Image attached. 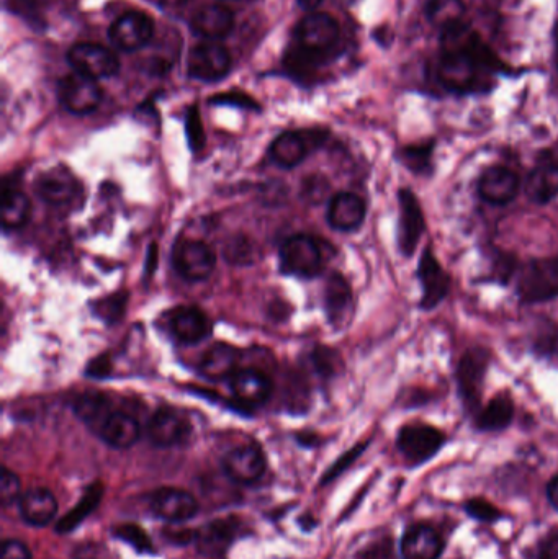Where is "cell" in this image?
Masks as SVG:
<instances>
[{
  "instance_id": "1",
  "label": "cell",
  "mask_w": 558,
  "mask_h": 559,
  "mask_svg": "<svg viewBox=\"0 0 558 559\" xmlns=\"http://www.w3.org/2000/svg\"><path fill=\"white\" fill-rule=\"evenodd\" d=\"M495 68L491 51L464 22L442 30L437 81L444 89L457 94L485 89Z\"/></svg>"
},
{
  "instance_id": "2",
  "label": "cell",
  "mask_w": 558,
  "mask_h": 559,
  "mask_svg": "<svg viewBox=\"0 0 558 559\" xmlns=\"http://www.w3.org/2000/svg\"><path fill=\"white\" fill-rule=\"evenodd\" d=\"M280 269L297 278H315L323 272L320 242L308 234H295L280 246Z\"/></svg>"
},
{
  "instance_id": "3",
  "label": "cell",
  "mask_w": 558,
  "mask_h": 559,
  "mask_svg": "<svg viewBox=\"0 0 558 559\" xmlns=\"http://www.w3.org/2000/svg\"><path fill=\"white\" fill-rule=\"evenodd\" d=\"M518 295L526 303H542L558 296V259H534L518 272Z\"/></svg>"
},
{
  "instance_id": "4",
  "label": "cell",
  "mask_w": 558,
  "mask_h": 559,
  "mask_svg": "<svg viewBox=\"0 0 558 559\" xmlns=\"http://www.w3.org/2000/svg\"><path fill=\"white\" fill-rule=\"evenodd\" d=\"M172 265L187 282H203L215 270L216 255L205 242L180 239L172 251Z\"/></svg>"
},
{
  "instance_id": "5",
  "label": "cell",
  "mask_w": 558,
  "mask_h": 559,
  "mask_svg": "<svg viewBox=\"0 0 558 559\" xmlns=\"http://www.w3.org/2000/svg\"><path fill=\"white\" fill-rule=\"evenodd\" d=\"M230 71V53L225 46L215 41L195 46L187 56V72L192 79L203 82L221 81Z\"/></svg>"
},
{
  "instance_id": "6",
  "label": "cell",
  "mask_w": 558,
  "mask_h": 559,
  "mask_svg": "<svg viewBox=\"0 0 558 559\" xmlns=\"http://www.w3.org/2000/svg\"><path fill=\"white\" fill-rule=\"evenodd\" d=\"M58 95L63 107L74 115H89L102 102V89L97 81L76 71L61 79Z\"/></svg>"
},
{
  "instance_id": "7",
  "label": "cell",
  "mask_w": 558,
  "mask_h": 559,
  "mask_svg": "<svg viewBox=\"0 0 558 559\" xmlns=\"http://www.w3.org/2000/svg\"><path fill=\"white\" fill-rule=\"evenodd\" d=\"M71 68L79 74L99 79H110L120 71V61L112 51L95 43H79L72 46L68 53Z\"/></svg>"
},
{
  "instance_id": "8",
  "label": "cell",
  "mask_w": 558,
  "mask_h": 559,
  "mask_svg": "<svg viewBox=\"0 0 558 559\" xmlns=\"http://www.w3.org/2000/svg\"><path fill=\"white\" fill-rule=\"evenodd\" d=\"M444 442H446V437L436 427L411 424L405 425L400 430L396 445L406 460L411 461L414 465H419L434 457L441 450Z\"/></svg>"
},
{
  "instance_id": "9",
  "label": "cell",
  "mask_w": 558,
  "mask_h": 559,
  "mask_svg": "<svg viewBox=\"0 0 558 559\" xmlns=\"http://www.w3.org/2000/svg\"><path fill=\"white\" fill-rule=\"evenodd\" d=\"M35 192L48 205L66 208L79 200L81 184L71 170L59 166L38 175Z\"/></svg>"
},
{
  "instance_id": "10",
  "label": "cell",
  "mask_w": 558,
  "mask_h": 559,
  "mask_svg": "<svg viewBox=\"0 0 558 559\" xmlns=\"http://www.w3.org/2000/svg\"><path fill=\"white\" fill-rule=\"evenodd\" d=\"M488 365H490V354L482 347L468 350L460 360L459 368H457V381H459L460 396L464 399L468 411L477 409L480 404L483 380H485Z\"/></svg>"
},
{
  "instance_id": "11",
  "label": "cell",
  "mask_w": 558,
  "mask_h": 559,
  "mask_svg": "<svg viewBox=\"0 0 558 559\" xmlns=\"http://www.w3.org/2000/svg\"><path fill=\"white\" fill-rule=\"evenodd\" d=\"M154 35L153 18L143 12H126L108 30V38L118 50L138 51L148 45Z\"/></svg>"
},
{
  "instance_id": "12",
  "label": "cell",
  "mask_w": 558,
  "mask_h": 559,
  "mask_svg": "<svg viewBox=\"0 0 558 559\" xmlns=\"http://www.w3.org/2000/svg\"><path fill=\"white\" fill-rule=\"evenodd\" d=\"M148 439L159 448H171L182 445L189 439L192 427L182 412L162 407L154 412L148 422Z\"/></svg>"
},
{
  "instance_id": "13",
  "label": "cell",
  "mask_w": 558,
  "mask_h": 559,
  "mask_svg": "<svg viewBox=\"0 0 558 559\" xmlns=\"http://www.w3.org/2000/svg\"><path fill=\"white\" fill-rule=\"evenodd\" d=\"M266 466V455L257 445H241L223 457V471L234 483H256L266 473Z\"/></svg>"
},
{
  "instance_id": "14",
  "label": "cell",
  "mask_w": 558,
  "mask_h": 559,
  "mask_svg": "<svg viewBox=\"0 0 558 559\" xmlns=\"http://www.w3.org/2000/svg\"><path fill=\"white\" fill-rule=\"evenodd\" d=\"M400 223H398V246L401 254L410 257L416 251L424 233V216L418 198L408 188L398 192Z\"/></svg>"
},
{
  "instance_id": "15",
  "label": "cell",
  "mask_w": 558,
  "mask_h": 559,
  "mask_svg": "<svg viewBox=\"0 0 558 559\" xmlns=\"http://www.w3.org/2000/svg\"><path fill=\"white\" fill-rule=\"evenodd\" d=\"M151 510L159 519L180 524L194 519L198 514V502L190 492L177 488H162L151 496Z\"/></svg>"
},
{
  "instance_id": "16",
  "label": "cell",
  "mask_w": 558,
  "mask_h": 559,
  "mask_svg": "<svg viewBox=\"0 0 558 559\" xmlns=\"http://www.w3.org/2000/svg\"><path fill=\"white\" fill-rule=\"evenodd\" d=\"M339 23L328 14H311L298 23L297 38L300 45L308 51L329 50L338 43Z\"/></svg>"
},
{
  "instance_id": "17",
  "label": "cell",
  "mask_w": 558,
  "mask_h": 559,
  "mask_svg": "<svg viewBox=\"0 0 558 559\" xmlns=\"http://www.w3.org/2000/svg\"><path fill=\"white\" fill-rule=\"evenodd\" d=\"M518 193L519 177L508 167H490L478 180V195L491 205H508Z\"/></svg>"
},
{
  "instance_id": "18",
  "label": "cell",
  "mask_w": 558,
  "mask_h": 559,
  "mask_svg": "<svg viewBox=\"0 0 558 559\" xmlns=\"http://www.w3.org/2000/svg\"><path fill=\"white\" fill-rule=\"evenodd\" d=\"M418 278L423 288V298H421V308L434 309L450 290V278L436 257L432 255L431 249H426L421 255L418 265Z\"/></svg>"
},
{
  "instance_id": "19",
  "label": "cell",
  "mask_w": 558,
  "mask_h": 559,
  "mask_svg": "<svg viewBox=\"0 0 558 559\" xmlns=\"http://www.w3.org/2000/svg\"><path fill=\"white\" fill-rule=\"evenodd\" d=\"M169 326L172 336L184 345L200 344L212 334V324L207 314L195 306H180L174 309Z\"/></svg>"
},
{
  "instance_id": "20",
  "label": "cell",
  "mask_w": 558,
  "mask_h": 559,
  "mask_svg": "<svg viewBox=\"0 0 558 559\" xmlns=\"http://www.w3.org/2000/svg\"><path fill=\"white\" fill-rule=\"evenodd\" d=\"M234 398L246 406H261L269 401L274 391L270 376L257 368H243L230 378Z\"/></svg>"
},
{
  "instance_id": "21",
  "label": "cell",
  "mask_w": 558,
  "mask_h": 559,
  "mask_svg": "<svg viewBox=\"0 0 558 559\" xmlns=\"http://www.w3.org/2000/svg\"><path fill=\"white\" fill-rule=\"evenodd\" d=\"M324 309H326L329 322L336 329H344L351 321L352 313H354L352 290L341 273H333L326 283Z\"/></svg>"
},
{
  "instance_id": "22",
  "label": "cell",
  "mask_w": 558,
  "mask_h": 559,
  "mask_svg": "<svg viewBox=\"0 0 558 559\" xmlns=\"http://www.w3.org/2000/svg\"><path fill=\"white\" fill-rule=\"evenodd\" d=\"M367 213L364 200L351 192L336 193L328 206V223L342 233L356 231L362 226Z\"/></svg>"
},
{
  "instance_id": "23",
  "label": "cell",
  "mask_w": 558,
  "mask_h": 559,
  "mask_svg": "<svg viewBox=\"0 0 558 559\" xmlns=\"http://www.w3.org/2000/svg\"><path fill=\"white\" fill-rule=\"evenodd\" d=\"M234 28V15L223 5H203L190 20V30L205 40L216 41L230 35Z\"/></svg>"
},
{
  "instance_id": "24",
  "label": "cell",
  "mask_w": 558,
  "mask_h": 559,
  "mask_svg": "<svg viewBox=\"0 0 558 559\" xmlns=\"http://www.w3.org/2000/svg\"><path fill=\"white\" fill-rule=\"evenodd\" d=\"M400 548L403 559H439L444 542L436 528L418 524L406 530Z\"/></svg>"
},
{
  "instance_id": "25",
  "label": "cell",
  "mask_w": 558,
  "mask_h": 559,
  "mask_svg": "<svg viewBox=\"0 0 558 559\" xmlns=\"http://www.w3.org/2000/svg\"><path fill=\"white\" fill-rule=\"evenodd\" d=\"M100 439L110 447L125 450L135 445L141 437V425L135 417L122 411H112L100 425Z\"/></svg>"
},
{
  "instance_id": "26",
  "label": "cell",
  "mask_w": 558,
  "mask_h": 559,
  "mask_svg": "<svg viewBox=\"0 0 558 559\" xmlns=\"http://www.w3.org/2000/svg\"><path fill=\"white\" fill-rule=\"evenodd\" d=\"M58 512V501L53 492L45 488L30 489L20 497V515L28 525L46 527Z\"/></svg>"
},
{
  "instance_id": "27",
  "label": "cell",
  "mask_w": 558,
  "mask_h": 559,
  "mask_svg": "<svg viewBox=\"0 0 558 559\" xmlns=\"http://www.w3.org/2000/svg\"><path fill=\"white\" fill-rule=\"evenodd\" d=\"M239 354L230 344H215L203 354L198 370L207 380L221 381L238 372Z\"/></svg>"
},
{
  "instance_id": "28",
  "label": "cell",
  "mask_w": 558,
  "mask_h": 559,
  "mask_svg": "<svg viewBox=\"0 0 558 559\" xmlns=\"http://www.w3.org/2000/svg\"><path fill=\"white\" fill-rule=\"evenodd\" d=\"M526 195L531 202L545 205L558 195L557 162H540L527 177Z\"/></svg>"
},
{
  "instance_id": "29",
  "label": "cell",
  "mask_w": 558,
  "mask_h": 559,
  "mask_svg": "<svg viewBox=\"0 0 558 559\" xmlns=\"http://www.w3.org/2000/svg\"><path fill=\"white\" fill-rule=\"evenodd\" d=\"M269 154L277 166L293 169L305 161L308 144L300 133L285 131L274 139V143L270 144Z\"/></svg>"
},
{
  "instance_id": "30",
  "label": "cell",
  "mask_w": 558,
  "mask_h": 559,
  "mask_svg": "<svg viewBox=\"0 0 558 559\" xmlns=\"http://www.w3.org/2000/svg\"><path fill=\"white\" fill-rule=\"evenodd\" d=\"M514 417V404L509 396L500 394L478 412L477 427L483 432H498L511 424Z\"/></svg>"
},
{
  "instance_id": "31",
  "label": "cell",
  "mask_w": 558,
  "mask_h": 559,
  "mask_svg": "<svg viewBox=\"0 0 558 559\" xmlns=\"http://www.w3.org/2000/svg\"><path fill=\"white\" fill-rule=\"evenodd\" d=\"M32 202L25 193L15 188H5L2 197V226L7 231L20 229L30 221Z\"/></svg>"
},
{
  "instance_id": "32",
  "label": "cell",
  "mask_w": 558,
  "mask_h": 559,
  "mask_svg": "<svg viewBox=\"0 0 558 559\" xmlns=\"http://www.w3.org/2000/svg\"><path fill=\"white\" fill-rule=\"evenodd\" d=\"M74 412L84 424L89 425L90 429L99 432L100 425L104 424L110 409V401L104 394L87 393L81 394L74 403Z\"/></svg>"
},
{
  "instance_id": "33",
  "label": "cell",
  "mask_w": 558,
  "mask_h": 559,
  "mask_svg": "<svg viewBox=\"0 0 558 559\" xmlns=\"http://www.w3.org/2000/svg\"><path fill=\"white\" fill-rule=\"evenodd\" d=\"M428 15L432 23H436L437 27L444 30V28L462 23L464 5L460 0H431Z\"/></svg>"
},
{
  "instance_id": "34",
  "label": "cell",
  "mask_w": 558,
  "mask_h": 559,
  "mask_svg": "<svg viewBox=\"0 0 558 559\" xmlns=\"http://www.w3.org/2000/svg\"><path fill=\"white\" fill-rule=\"evenodd\" d=\"M431 146H411L401 154L403 164L416 174H424L431 162Z\"/></svg>"
},
{
  "instance_id": "35",
  "label": "cell",
  "mask_w": 558,
  "mask_h": 559,
  "mask_svg": "<svg viewBox=\"0 0 558 559\" xmlns=\"http://www.w3.org/2000/svg\"><path fill=\"white\" fill-rule=\"evenodd\" d=\"M20 491H22V484H20L18 476L4 468L2 478H0V501H2V506L9 507L10 504L18 501Z\"/></svg>"
},
{
  "instance_id": "36",
  "label": "cell",
  "mask_w": 558,
  "mask_h": 559,
  "mask_svg": "<svg viewBox=\"0 0 558 559\" xmlns=\"http://www.w3.org/2000/svg\"><path fill=\"white\" fill-rule=\"evenodd\" d=\"M467 514L473 519L480 520V522H495L500 519L501 512L496 509L490 502L483 501V499H472L465 504Z\"/></svg>"
},
{
  "instance_id": "37",
  "label": "cell",
  "mask_w": 558,
  "mask_h": 559,
  "mask_svg": "<svg viewBox=\"0 0 558 559\" xmlns=\"http://www.w3.org/2000/svg\"><path fill=\"white\" fill-rule=\"evenodd\" d=\"M356 559H398L396 558L395 548L390 538H382L377 542L365 546L364 550L357 553Z\"/></svg>"
},
{
  "instance_id": "38",
  "label": "cell",
  "mask_w": 558,
  "mask_h": 559,
  "mask_svg": "<svg viewBox=\"0 0 558 559\" xmlns=\"http://www.w3.org/2000/svg\"><path fill=\"white\" fill-rule=\"evenodd\" d=\"M125 303V295L112 296V298H107V300L102 301L100 305H97V313H99L102 318L107 319V321H115V319L122 316Z\"/></svg>"
},
{
  "instance_id": "39",
  "label": "cell",
  "mask_w": 558,
  "mask_h": 559,
  "mask_svg": "<svg viewBox=\"0 0 558 559\" xmlns=\"http://www.w3.org/2000/svg\"><path fill=\"white\" fill-rule=\"evenodd\" d=\"M252 251L249 247V242L246 239H234L230 241L226 247V257L234 262V264H241V262H248L251 257Z\"/></svg>"
},
{
  "instance_id": "40",
  "label": "cell",
  "mask_w": 558,
  "mask_h": 559,
  "mask_svg": "<svg viewBox=\"0 0 558 559\" xmlns=\"http://www.w3.org/2000/svg\"><path fill=\"white\" fill-rule=\"evenodd\" d=\"M0 559H33L30 548L20 540H5Z\"/></svg>"
},
{
  "instance_id": "41",
  "label": "cell",
  "mask_w": 558,
  "mask_h": 559,
  "mask_svg": "<svg viewBox=\"0 0 558 559\" xmlns=\"http://www.w3.org/2000/svg\"><path fill=\"white\" fill-rule=\"evenodd\" d=\"M189 138L192 148L200 149L203 144V130L202 123H200V118H198V112H192L189 115Z\"/></svg>"
},
{
  "instance_id": "42",
  "label": "cell",
  "mask_w": 558,
  "mask_h": 559,
  "mask_svg": "<svg viewBox=\"0 0 558 559\" xmlns=\"http://www.w3.org/2000/svg\"><path fill=\"white\" fill-rule=\"evenodd\" d=\"M318 180H320V177H313V179L310 180L311 184L306 185L305 188L306 193H308V198L313 200V203H320V200L326 197V193H328L329 190V185L326 184V182L318 187V185H316L318 184Z\"/></svg>"
},
{
  "instance_id": "43",
  "label": "cell",
  "mask_w": 558,
  "mask_h": 559,
  "mask_svg": "<svg viewBox=\"0 0 558 559\" xmlns=\"http://www.w3.org/2000/svg\"><path fill=\"white\" fill-rule=\"evenodd\" d=\"M539 559H558V535L550 537L542 543Z\"/></svg>"
},
{
  "instance_id": "44",
  "label": "cell",
  "mask_w": 558,
  "mask_h": 559,
  "mask_svg": "<svg viewBox=\"0 0 558 559\" xmlns=\"http://www.w3.org/2000/svg\"><path fill=\"white\" fill-rule=\"evenodd\" d=\"M547 497H549L550 504L558 510V475L550 479L549 486H547Z\"/></svg>"
},
{
  "instance_id": "45",
  "label": "cell",
  "mask_w": 558,
  "mask_h": 559,
  "mask_svg": "<svg viewBox=\"0 0 558 559\" xmlns=\"http://www.w3.org/2000/svg\"><path fill=\"white\" fill-rule=\"evenodd\" d=\"M187 4V0H161V5L164 9L169 10H179Z\"/></svg>"
},
{
  "instance_id": "46",
  "label": "cell",
  "mask_w": 558,
  "mask_h": 559,
  "mask_svg": "<svg viewBox=\"0 0 558 559\" xmlns=\"http://www.w3.org/2000/svg\"><path fill=\"white\" fill-rule=\"evenodd\" d=\"M321 4H323V0H298V5L305 10H315Z\"/></svg>"
},
{
  "instance_id": "47",
  "label": "cell",
  "mask_w": 558,
  "mask_h": 559,
  "mask_svg": "<svg viewBox=\"0 0 558 559\" xmlns=\"http://www.w3.org/2000/svg\"><path fill=\"white\" fill-rule=\"evenodd\" d=\"M555 48H557V61H558V23H557V28H555Z\"/></svg>"
},
{
  "instance_id": "48",
  "label": "cell",
  "mask_w": 558,
  "mask_h": 559,
  "mask_svg": "<svg viewBox=\"0 0 558 559\" xmlns=\"http://www.w3.org/2000/svg\"><path fill=\"white\" fill-rule=\"evenodd\" d=\"M246 2H251V0H246Z\"/></svg>"
}]
</instances>
